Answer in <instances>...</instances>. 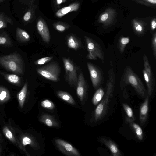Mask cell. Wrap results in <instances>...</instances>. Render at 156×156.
Here are the masks:
<instances>
[{
  "label": "cell",
  "instance_id": "6da1fadb",
  "mask_svg": "<svg viewBox=\"0 0 156 156\" xmlns=\"http://www.w3.org/2000/svg\"><path fill=\"white\" fill-rule=\"evenodd\" d=\"M110 66L105 92L103 98L98 105L94 112V120L95 122L101 120L106 116L108 110L111 98L113 96L115 77L114 68L112 62L110 63Z\"/></svg>",
  "mask_w": 156,
  "mask_h": 156
},
{
  "label": "cell",
  "instance_id": "7a4b0ae2",
  "mask_svg": "<svg viewBox=\"0 0 156 156\" xmlns=\"http://www.w3.org/2000/svg\"><path fill=\"white\" fill-rule=\"evenodd\" d=\"M0 65L7 70L22 75L24 72V64L20 55L14 52L0 57Z\"/></svg>",
  "mask_w": 156,
  "mask_h": 156
},
{
  "label": "cell",
  "instance_id": "3957f363",
  "mask_svg": "<svg viewBox=\"0 0 156 156\" xmlns=\"http://www.w3.org/2000/svg\"><path fill=\"white\" fill-rule=\"evenodd\" d=\"M123 80L126 84L131 85L139 95L146 97L147 92L142 82L129 66L125 69Z\"/></svg>",
  "mask_w": 156,
  "mask_h": 156
},
{
  "label": "cell",
  "instance_id": "277c9868",
  "mask_svg": "<svg viewBox=\"0 0 156 156\" xmlns=\"http://www.w3.org/2000/svg\"><path fill=\"white\" fill-rule=\"evenodd\" d=\"M61 71L59 64L55 61L51 62L37 69V73L41 76L55 82L58 81Z\"/></svg>",
  "mask_w": 156,
  "mask_h": 156
},
{
  "label": "cell",
  "instance_id": "5b68a950",
  "mask_svg": "<svg viewBox=\"0 0 156 156\" xmlns=\"http://www.w3.org/2000/svg\"><path fill=\"white\" fill-rule=\"evenodd\" d=\"M62 60L65 70L66 81L71 87H76L78 79V67L69 58L63 57Z\"/></svg>",
  "mask_w": 156,
  "mask_h": 156
},
{
  "label": "cell",
  "instance_id": "8992f818",
  "mask_svg": "<svg viewBox=\"0 0 156 156\" xmlns=\"http://www.w3.org/2000/svg\"><path fill=\"white\" fill-rule=\"evenodd\" d=\"M85 39L88 52L87 58L92 60L99 59L103 61L104 54L100 46L96 41L87 36H85Z\"/></svg>",
  "mask_w": 156,
  "mask_h": 156
},
{
  "label": "cell",
  "instance_id": "52a82bcc",
  "mask_svg": "<svg viewBox=\"0 0 156 156\" xmlns=\"http://www.w3.org/2000/svg\"><path fill=\"white\" fill-rule=\"evenodd\" d=\"M143 61L144 68L143 71V75L147 85L148 95L150 96L154 90L155 81L148 60L145 59Z\"/></svg>",
  "mask_w": 156,
  "mask_h": 156
},
{
  "label": "cell",
  "instance_id": "ba28073f",
  "mask_svg": "<svg viewBox=\"0 0 156 156\" xmlns=\"http://www.w3.org/2000/svg\"><path fill=\"white\" fill-rule=\"evenodd\" d=\"M90 78L93 87L95 89L99 88L103 80L102 73L96 66L90 63H87Z\"/></svg>",
  "mask_w": 156,
  "mask_h": 156
},
{
  "label": "cell",
  "instance_id": "9c48e42d",
  "mask_svg": "<svg viewBox=\"0 0 156 156\" xmlns=\"http://www.w3.org/2000/svg\"><path fill=\"white\" fill-rule=\"evenodd\" d=\"M55 143L58 149L65 154L69 156H80L78 151L68 142L60 139H56Z\"/></svg>",
  "mask_w": 156,
  "mask_h": 156
},
{
  "label": "cell",
  "instance_id": "30bf717a",
  "mask_svg": "<svg viewBox=\"0 0 156 156\" xmlns=\"http://www.w3.org/2000/svg\"><path fill=\"white\" fill-rule=\"evenodd\" d=\"M20 139V147L27 156H30V155L27 153L24 147L26 145H30L35 150H37L40 148L39 144L37 140L33 136L30 134H23L21 136Z\"/></svg>",
  "mask_w": 156,
  "mask_h": 156
},
{
  "label": "cell",
  "instance_id": "8fae6325",
  "mask_svg": "<svg viewBox=\"0 0 156 156\" xmlns=\"http://www.w3.org/2000/svg\"><path fill=\"white\" fill-rule=\"evenodd\" d=\"M87 87L83 74L80 72L78 75L76 85V93L81 102H84L87 94Z\"/></svg>",
  "mask_w": 156,
  "mask_h": 156
},
{
  "label": "cell",
  "instance_id": "7c38bea8",
  "mask_svg": "<svg viewBox=\"0 0 156 156\" xmlns=\"http://www.w3.org/2000/svg\"><path fill=\"white\" fill-rule=\"evenodd\" d=\"M37 28L43 41L45 43H49L50 40V34L45 22L41 19L39 20L37 23Z\"/></svg>",
  "mask_w": 156,
  "mask_h": 156
},
{
  "label": "cell",
  "instance_id": "4fadbf2b",
  "mask_svg": "<svg viewBox=\"0 0 156 156\" xmlns=\"http://www.w3.org/2000/svg\"><path fill=\"white\" fill-rule=\"evenodd\" d=\"M101 143L108 147L113 156L122 155L117 144L112 140L105 137H101L99 139Z\"/></svg>",
  "mask_w": 156,
  "mask_h": 156
},
{
  "label": "cell",
  "instance_id": "5bb4252c",
  "mask_svg": "<svg viewBox=\"0 0 156 156\" xmlns=\"http://www.w3.org/2000/svg\"><path fill=\"white\" fill-rule=\"evenodd\" d=\"M149 97L148 95L146 96L144 101L140 107L139 121L141 125H144L147 120L149 111Z\"/></svg>",
  "mask_w": 156,
  "mask_h": 156
},
{
  "label": "cell",
  "instance_id": "9a60e30c",
  "mask_svg": "<svg viewBox=\"0 0 156 156\" xmlns=\"http://www.w3.org/2000/svg\"><path fill=\"white\" fill-rule=\"evenodd\" d=\"M80 4L75 2L70 4L58 10L56 13V16L58 18H61L68 13L73 11H76L79 8Z\"/></svg>",
  "mask_w": 156,
  "mask_h": 156
},
{
  "label": "cell",
  "instance_id": "2e32d148",
  "mask_svg": "<svg viewBox=\"0 0 156 156\" xmlns=\"http://www.w3.org/2000/svg\"><path fill=\"white\" fill-rule=\"evenodd\" d=\"M40 121L47 126L49 127H58V122L52 116L47 114L41 115L40 117Z\"/></svg>",
  "mask_w": 156,
  "mask_h": 156
},
{
  "label": "cell",
  "instance_id": "e0dca14e",
  "mask_svg": "<svg viewBox=\"0 0 156 156\" xmlns=\"http://www.w3.org/2000/svg\"><path fill=\"white\" fill-rule=\"evenodd\" d=\"M67 44L69 48L75 50L78 49L82 46L80 40L73 35H70L68 37Z\"/></svg>",
  "mask_w": 156,
  "mask_h": 156
},
{
  "label": "cell",
  "instance_id": "ac0fdd59",
  "mask_svg": "<svg viewBox=\"0 0 156 156\" xmlns=\"http://www.w3.org/2000/svg\"><path fill=\"white\" fill-rule=\"evenodd\" d=\"M16 37L18 41L21 42H28L30 39V36L28 33L19 28H17L16 29Z\"/></svg>",
  "mask_w": 156,
  "mask_h": 156
},
{
  "label": "cell",
  "instance_id": "d6986e66",
  "mask_svg": "<svg viewBox=\"0 0 156 156\" xmlns=\"http://www.w3.org/2000/svg\"><path fill=\"white\" fill-rule=\"evenodd\" d=\"M27 88V82H26L20 91L17 94V97L20 106L23 108L26 98Z\"/></svg>",
  "mask_w": 156,
  "mask_h": 156
},
{
  "label": "cell",
  "instance_id": "ffe728a7",
  "mask_svg": "<svg viewBox=\"0 0 156 156\" xmlns=\"http://www.w3.org/2000/svg\"><path fill=\"white\" fill-rule=\"evenodd\" d=\"M128 123L134 132L137 138L140 141L142 140L143 139V133L141 128L134 121L129 122Z\"/></svg>",
  "mask_w": 156,
  "mask_h": 156
},
{
  "label": "cell",
  "instance_id": "44dd1931",
  "mask_svg": "<svg viewBox=\"0 0 156 156\" xmlns=\"http://www.w3.org/2000/svg\"><path fill=\"white\" fill-rule=\"evenodd\" d=\"M9 83L17 85L19 86L21 83L20 78L15 74H6L1 73Z\"/></svg>",
  "mask_w": 156,
  "mask_h": 156
},
{
  "label": "cell",
  "instance_id": "7402d4cb",
  "mask_svg": "<svg viewBox=\"0 0 156 156\" xmlns=\"http://www.w3.org/2000/svg\"><path fill=\"white\" fill-rule=\"evenodd\" d=\"M57 95L60 98L67 103L74 105L75 102L72 97L67 92L59 91L56 92Z\"/></svg>",
  "mask_w": 156,
  "mask_h": 156
},
{
  "label": "cell",
  "instance_id": "603a6c76",
  "mask_svg": "<svg viewBox=\"0 0 156 156\" xmlns=\"http://www.w3.org/2000/svg\"><path fill=\"white\" fill-rule=\"evenodd\" d=\"M122 105L126 115V122L128 123L129 122L134 121L135 118L132 108L128 104L125 103H123Z\"/></svg>",
  "mask_w": 156,
  "mask_h": 156
},
{
  "label": "cell",
  "instance_id": "cb8c5ba5",
  "mask_svg": "<svg viewBox=\"0 0 156 156\" xmlns=\"http://www.w3.org/2000/svg\"><path fill=\"white\" fill-rule=\"evenodd\" d=\"M105 93L103 89L99 87L94 93L92 99V102L95 105H97L103 98Z\"/></svg>",
  "mask_w": 156,
  "mask_h": 156
},
{
  "label": "cell",
  "instance_id": "d4e9b609",
  "mask_svg": "<svg viewBox=\"0 0 156 156\" xmlns=\"http://www.w3.org/2000/svg\"><path fill=\"white\" fill-rule=\"evenodd\" d=\"M10 98V95L8 90L5 87L0 86V103H5Z\"/></svg>",
  "mask_w": 156,
  "mask_h": 156
},
{
  "label": "cell",
  "instance_id": "484cf974",
  "mask_svg": "<svg viewBox=\"0 0 156 156\" xmlns=\"http://www.w3.org/2000/svg\"><path fill=\"white\" fill-rule=\"evenodd\" d=\"M13 23L12 20L10 18L3 13L0 12V29L6 27L7 23L12 25Z\"/></svg>",
  "mask_w": 156,
  "mask_h": 156
},
{
  "label": "cell",
  "instance_id": "4316f807",
  "mask_svg": "<svg viewBox=\"0 0 156 156\" xmlns=\"http://www.w3.org/2000/svg\"><path fill=\"white\" fill-rule=\"evenodd\" d=\"M12 45L11 41L7 34L5 33L0 34V45L10 46Z\"/></svg>",
  "mask_w": 156,
  "mask_h": 156
},
{
  "label": "cell",
  "instance_id": "83f0119b",
  "mask_svg": "<svg viewBox=\"0 0 156 156\" xmlns=\"http://www.w3.org/2000/svg\"><path fill=\"white\" fill-rule=\"evenodd\" d=\"M3 132L5 136L11 142L15 144L17 143L19 144L17 141L12 132L8 127H4L3 129Z\"/></svg>",
  "mask_w": 156,
  "mask_h": 156
},
{
  "label": "cell",
  "instance_id": "f1b7e54d",
  "mask_svg": "<svg viewBox=\"0 0 156 156\" xmlns=\"http://www.w3.org/2000/svg\"><path fill=\"white\" fill-rule=\"evenodd\" d=\"M130 41V39L127 37H122L119 41V47L121 53L123 52L126 45Z\"/></svg>",
  "mask_w": 156,
  "mask_h": 156
},
{
  "label": "cell",
  "instance_id": "f546056e",
  "mask_svg": "<svg viewBox=\"0 0 156 156\" xmlns=\"http://www.w3.org/2000/svg\"><path fill=\"white\" fill-rule=\"evenodd\" d=\"M41 106L47 109L52 110L55 108L53 103L48 99H45L41 103Z\"/></svg>",
  "mask_w": 156,
  "mask_h": 156
},
{
  "label": "cell",
  "instance_id": "4dcf8cb0",
  "mask_svg": "<svg viewBox=\"0 0 156 156\" xmlns=\"http://www.w3.org/2000/svg\"><path fill=\"white\" fill-rule=\"evenodd\" d=\"M53 58V56H47L42 58L34 62V63L36 65L44 64L52 60Z\"/></svg>",
  "mask_w": 156,
  "mask_h": 156
},
{
  "label": "cell",
  "instance_id": "1f68e13d",
  "mask_svg": "<svg viewBox=\"0 0 156 156\" xmlns=\"http://www.w3.org/2000/svg\"><path fill=\"white\" fill-rule=\"evenodd\" d=\"M32 12L31 9H29L24 14L23 17V20L25 22H28L31 19Z\"/></svg>",
  "mask_w": 156,
  "mask_h": 156
},
{
  "label": "cell",
  "instance_id": "d6a6232c",
  "mask_svg": "<svg viewBox=\"0 0 156 156\" xmlns=\"http://www.w3.org/2000/svg\"><path fill=\"white\" fill-rule=\"evenodd\" d=\"M152 46L154 57H156V34L155 33L154 35L152 41Z\"/></svg>",
  "mask_w": 156,
  "mask_h": 156
},
{
  "label": "cell",
  "instance_id": "836d02e7",
  "mask_svg": "<svg viewBox=\"0 0 156 156\" xmlns=\"http://www.w3.org/2000/svg\"><path fill=\"white\" fill-rule=\"evenodd\" d=\"M55 29L60 32H63L67 29V27L62 24H58L55 26Z\"/></svg>",
  "mask_w": 156,
  "mask_h": 156
},
{
  "label": "cell",
  "instance_id": "e575fe53",
  "mask_svg": "<svg viewBox=\"0 0 156 156\" xmlns=\"http://www.w3.org/2000/svg\"><path fill=\"white\" fill-rule=\"evenodd\" d=\"M108 14L107 13L103 14L101 17V20L103 21H105L108 18Z\"/></svg>",
  "mask_w": 156,
  "mask_h": 156
},
{
  "label": "cell",
  "instance_id": "d590c367",
  "mask_svg": "<svg viewBox=\"0 0 156 156\" xmlns=\"http://www.w3.org/2000/svg\"><path fill=\"white\" fill-rule=\"evenodd\" d=\"M135 28L136 30L139 32H141L142 30V27L140 25H136Z\"/></svg>",
  "mask_w": 156,
  "mask_h": 156
},
{
  "label": "cell",
  "instance_id": "8d00e7d4",
  "mask_svg": "<svg viewBox=\"0 0 156 156\" xmlns=\"http://www.w3.org/2000/svg\"><path fill=\"white\" fill-rule=\"evenodd\" d=\"M66 0H55V2L57 5H59L65 2Z\"/></svg>",
  "mask_w": 156,
  "mask_h": 156
},
{
  "label": "cell",
  "instance_id": "74e56055",
  "mask_svg": "<svg viewBox=\"0 0 156 156\" xmlns=\"http://www.w3.org/2000/svg\"><path fill=\"white\" fill-rule=\"evenodd\" d=\"M151 27L153 30H154L156 28V23L154 20H153L151 23Z\"/></svg>",
  "mask_w": 156,
  "mask_h": 156
},
{
  "label": "cell",
  "instance_id": "f35d334b",
  "mask_svg": "<svg viewBox=\"0 0 156 156\" xmlns=\"http://www.w3.org/2000/svg\"><path fill=\"white\" fill-rule=\"evenodd\" d=\"M152 4H155L156 3V0H148Z\"/></svg>",
  "mask_w": 156,
  "mask_h": 156
},
{
  "label": "cell",
  "instance_id": "ab89813d",
  "mask_svg": "<svg viewBox=\"0 0 156 156\" xmlns=\"http://www.w3.org/2000/svg\"><path fill=\"white\" fill-rule=\"evenodd\" d=\"M26 0L30 1V3H31V2H32L33 1V0Z\"/></svg>",
  "mask_w": 156,
  "mask_h": 156
},
{
  "label": "cell",
  "instance_id": "60d3db41",
  "mask_svg": "<svg viewBox=\"0 0 156 156\" xmlns=\"http://www.w3.org/2000/svg\"><path fill=\"white\" fill-rule=\"evenodd\" d=\"M4 0H0V2H3Z\"/></svg>",
  "mask_w": 156,
  "mask_h": 156
},
{
  "label": "cell",
  "instance_id": "b9f144b4",
  "mask_svg": "<svg viewBox=\"0 0 156 156\" xmlns=\"http://www.w3.org/2000/svg\"><path fill=\"white\" fill-rule=\"evenodd\" d=\"M0 151H1V148H0Z\"/></svg>",
  "mask_w": 156,
  "mask_h": 156
},
{
  "label": "cell",
  "instance_id": "7bdbcfd3",
  "mask_svg": "<svg viewBox=\"0 0 156 156\" xmlns=\"http://www.w3.org/2000/svg\"></svg>",
  "mask_w": 156,
  "mask_h": 156
}]
</instances>
